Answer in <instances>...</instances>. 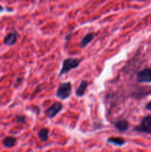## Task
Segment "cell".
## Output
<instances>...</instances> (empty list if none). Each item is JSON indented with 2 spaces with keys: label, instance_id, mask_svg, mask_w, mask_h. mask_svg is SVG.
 <instances>
[{
  "label": "cell",
  "instance_id": "9c48e42d",
  "mask_svg": "<svg viewBox=\"0 0 151 152\" xmlns=\"http://www.w3.org/2000/svg\"><path fill=\"white\" fill-rule=\"evenodd\" d=\"M16 144V138L14 137L9 136L7 137L4 138L2 140V145H4V147L7 148H13V146H15Z\"/></svg>",
  "mask_w": 151,
  "mask_h": 152
},
{
  "label": "cell",
  "instance_id": "4fadbf2b",
  "mask_svg": "<svg viewBox=\"0 0 151 152\" xmlns=\"http://www.w3.org/2000/svg\"><path fill=\"white\" fill-rule=\"evenodd\" d=\"M16 121L19 124H24L26 122V117L24 115H19L16 117Z\"/></svg>",
  "mask_w": 151,
  "mask_h": 152
},
{
  "label": "cell",
  "instance_id": "9a60e30c",
  "mask_svg": "<svg viewBox=\"0 0 151 152\" xmlns=\"http://www.w3.org/2000/svg\"><path fill=\"white\" fill-rule=\"evenodd\" d=\"M3 10H4V8H3V7H2V6H1V5H0V12H1V11H2Z\"/></svg>",
  "mask_w": 151,
  "mask_h": 152
},
{
  "label": "cell",
  "instance_id": "5b68a950",
  "mask_svg": "<svg viewBox=\"0 0 151 152\" xmlns=\"http://www.w3.org/2000/svg\"><path fill=\"white\" fill-rule=\"evenodd\" d=\"M136 80L139 83H151V68H146L141 70L137 74Z\"/></svg>",
  "mask_w": 151,
  "mask_h": 152
},
{
  "label": "cell",
  "instance_id": "7a4b0ae2",
  "mask_svg": "<svg viewBox=\"0 0 151 152\" xmlns=\"http://www.w3.org/2000/svg\"><path fill=\"white\" fill-rule=\"evenodd\" d=\"M72 92V85L70 82H65L59 85L57 91H56V96L59 99L64 100L70 96Z\"/></svg>",
  "mask_w": 151,
  "mask_h": 152
},
{
  "label": "cell",
  "instance_id": "ba28073f",
  "mask_svg": "<svg viewBox=\"0 0 151 152\" xmlns=\"http://www.w3.org/2000/svg\"><path fill=\"white\" fill-rule=\"evenodd\" d=\"M87 86H88V83L86 80H82L80 83V85L78 86V87L77 88L76 91V94L78 97H81L84 95L86 91V89H87Z\"/></svg>",
  "mask_w": 151,
  "mask_h": 152
},
{
  "label": "cell",
  "instance_id": "8fae6325",
  "mask_svg": "<svg viewBox=\"0 0 151 152\" xmlns=\"http://www.w3.org/2000/svg\"><path fill=\"white\" fill-rule=\"evenodd\" d=\"M38 137L41 142H47L49 138V129L42 128L38 132Z\"/></svg>",
  "mask_w": 151,
  "mask_h": 152
},
{
  "label": "cell",
  "instance_id": "277c9868",
  "mask_svg": "<svg viewBox=\"0 0 151 152\" xmlns=\"http://www.w3.org/2000/svg\"><path fill=\"white\" fill-rule=\"evenodd\" d=\"M63 108L62 102H56L53 103L51 106L49 107L47 110L44 111V114L46 117L49 119H53L60 112Z\"/></svg>",
  "mask_w": 151,
  "mask_h": 152
},
{
  "label": "cell",
  "instance_id": "52a82bcc",
  "mask_svg": "<svg viewBox=\"0 0 151 152\" xmlns=\"http://www.w3.org/2000/svg\"><path fill=\"white\" fill-rule=\"evenodd\" d=\"M114 128L120 132H126L129 129V123L124 119H120L114 123Z\"/></svg>",
  "mask_w": 151,
  "mask_h": 152
},
{
  "label": "cell",
  "instance_id": "30bf717a",
  "mask_svg": "<svg viewBox=\"0 0 151 152\" xmlns=\"http://www.w3.org/2000/svg\"><path fill=\"white\" fill-rule=\"evenodd\" d=\"M96 37V34L94 33L91 32V33H88V34H86L83 39H81V42H80V47L81 48H85L92 40L94 39V37Z\"/></svg>",
  "mask_w": 151,
  "mask_h": 152
},
{
  "label": "cell",
  "instance_id": "8992f818",
  "mask_svg": "<svg viewBox=\"0 0 151 152\" xmlns=\"http://www.w3.org/2000/svg\"><path fill=\"white\" fill-rule=\"evenodd\" d=\"M19 34L17 31H13L9 33L4 39V44L7 46H12L15 45L19 39Z\"/></svg>",
  "mask_w": 151,
  "mask_h": 152
},
{
  "label": "cell",
  "instance_id": "5bb4252c",
  "mask_svg": "<svg viewBox=\"0 0 151 152\" xmlns=\"http://www.w3.org/2000/svg\"><path fill=\"white\" fill-rule=\"evenodd\" d=\"M145 108H146L147 110L151 111V100L146 104V105H145Z\"/></svg>",
  "mask_w": 151,
  "mask_h": 152
},
{
  "label": "cell",
  "instance_id": "7c38bea8",
  "mask_svg": "<svg viewBox=\"0 0 151 152\" xmlns=\"http://www.w3.org/2000/svg\"><path fill=\"white\" fill-rule=\"evenodd\" d=\"M107 142L116 146H122L126 143V140L122 137H110L107 139Z\"/></svg>",
  "mask_w": 151,
  "mask_h": 152
},
{
  "label": "cell",
  "instance_id": "6da1fadb",
  "mask_svg": "<svg viewBox=\"0 0 151 152\" xmlns=\"http://www.w3.org/2000/svg\"><path fill=\"white\" fill-rule=\"evenodd\" d=\"M81 63V60L77 58H67L65 60L62 62V66L61 68L60 71H59V77H61L62 75L67 74L69 73L71 70L75 69V68H78V65Z\"/></svg>",
  "mask_w": 151,
  "mask_h": 152
},
{
  "label": "cell",
  "instance_id": "3957f363",
  "mask_svg": "<svg viewBox=\"0 0 151 152\" xmlns=\"http://www.w3.org/2000/svg\"><path fill=\"white\" fill-rule=\"evenodd\" d=\"M134 131L146 134H151V115L144 117L140 124L135 128Z\"/></svg>",
  "mask_w": 151,
  "mask_h": 152
}]
</instances>
